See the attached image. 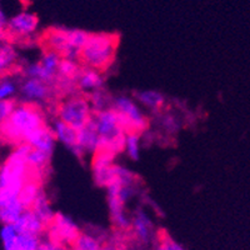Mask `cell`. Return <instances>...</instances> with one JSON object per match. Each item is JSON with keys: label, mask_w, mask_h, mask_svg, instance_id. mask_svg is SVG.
I'll return each mask as SVG.
<instances>
[{"label": "cell", "mask_w": 250, "mask_h": 250, "mask_svg": "<svg viewBox=\"0 0 250 250\" xmlns=\"http://www.w3.org/2000/svg\"><path fill=\"white\" fill-rule=\"evenodd\" d=\"M137 176L130 169L117 164L114 178L106 185V203L113 225L119 230L130 228V216L126 211V204L135 195Z\"/></svg>", "instance_id": "obj_1"}, {"label": "cell", "mask_w": 250, "mask_h": 250, "mask_svg": "<svg viewBox=\"0 0 250 250\" xmlns=\"http://www.w3.org/2000/svg\"><path fill=\"white\" fill-rule=\"evenodd\" d=\"M46 125L44 113L34 104H17L4 124L0 125V138L6 143L21 144L39 128Z\"/></svg>", "instance_id": "obj_2"}, {"label": "cell", "mask_w": 250, "mask_h": 250, "mask_svg": "<svg viewBox=\"0 0 250 250\" xmlns=\"http://www.w3.org/2000/svg\"><path fill=\"white\" fill-rule=\"evenodd\" d=\"M119 38L111 33L89 34L85 45L80 53V62L86 68L105 71L113 64L117 54Z\"/></svg>", "instance_id": "obj_3"}, {"label": "cell", "mask_w": 250, "mask_h": 250, "mask_svg": "<svg viewBox=\"0 0 250 250\" xmlns=\"http://www.w3.org/2000/svg\"><path fill=\"white\" fill-rule=\"evenodd\" d=\"M99 137V150L117 156L124 150L125 131L119 115L111 108L94 113L91 118Z\"/></svg>", "instance_id": "obj_4"}, {"label": "cell", "mask_w": 250, "mask_h": 250, "mask_svg": "<svg viewBox=\"0 0 250 250\" xmlns=\"http://www.w3.org/2000/svg\"><path fill=\"white\" fill-rule=\"evenodd\" d=\"M30 146L25 143L15 145L14 150L9 154L5 162L0 167V189L19 194L24 183L31 176L26 164Z\"/></svg>", "instance_id": "obj_5"}, {"label": "cell", "mask_w": 250, "mask_h": 250, "mask_svg": "<svg viewBox=\"0 0 250 250\" xmlns=\"http://www.w3.org/2000/svg\"><path fill=\"white\" fill-rule=\"evenodd\" d=\"M89 34L82 29L53 28L44 35V44L46 49L58 53L62 59L79 60Z\"/></svg>", "instance_id": "obj_6"}, {"label": "cell", "mask_w": 250, "mask_h": 250, "mask_svg": "<svg viewBox=\"0 0 250 250\" xmlns=\"http://www.w3.org/2000/svg\"><path fill=\"white\" fill-rule=\"evenodd\" d=\"M111 109L119 115V119L125 131L129 133H144L149 126V119L143 111L142 106L128 95L115 97L111 102Z\"/></svg>", "instance_id": "obj_7"}, {"label": "cell", "mask_w": 250, "mask_h": 250, "mask_svg": "<svg viewBox=\"0 0 250 250\" xmlns=\"http://www.w3.org/2000/svg\"><path fill=\"white\" fill-rule=\"evenodd\" d=\"M58 119L68 124L75 130L85 126L91 120L94 111L89 104L88 98L84 95H69L58 106Z\"/></svg>", "instance_id": "obj_8"}, {"label": "cell", "mask_w": 250, "mask_h": 250, "mask_svg": "<svg viewBox=\"0 0 250 250\" xmlns=\"http://www.w3.org/2000/svg\"><path fill=\"white\" fill-rule=\"evenodd\" d=\"M46 238L60 243L64 247L73 245L80 235V228L75 220L64 213H55L54 218L46 225Z\"/></svg>", "instance_id": "obj_9"}, {"label": "cell", "mask_w": 250, "mask_h": 250, "mask_svg": "<svg viewBox=\"0 0 250 250\" xmlns=\"http://www.w3.org/2000/svg\"><path fill=\"white\" fill-rule=\"evenodd\" d=\"M62 57L58 53L46 49L42 54L39 62H31L25 68L26 78L42 80L46 84H51L57 80L58 69H59Z\"/></svg>", "instance_id": "obj_10"}, {"label": "cell", "mask_w": 250, "mask_h": 250, "mask_svg": "<svg viewBox=\"0 0 250 250\" xmlns=\"http://www.w3.org/2000/svg\"><path fill=\"white\" fill-rule=\"evenodd\" d=\"M0 240L4 250H38L40 236L19 231L14 224H4L0 229Z\"/></svg>", "instance_id": "obj_11"}, {"label": "cell", "mask_w": 250, "mask_h": 250, "mask_svg": "<svg viewBox=\"0 0 250 250\" xmlns=\"http://www.w3.org/2000/svg\"><path fill=\"white\" fill-rule=\"evenodd\" d=\"M39 29V18L30 12L18 13L6 23V34L14 39H29L37 34Z\"/></svg>", "instance_id": "obj_12"}, {"label": "cell", "mask_w": 250, "mask_h": 250, "mask_svg": "<svg viewBox=\"0 0 250 250\" xmlns=\"http://www.w3.org/2000/svg\"><path fill=\"white\" fill-rule=\"evenodd\" d=\"M115 156L106 151L98 150L93 154L91 159V171L94 182L98 187L106 188V185L113 180L115 173Z\"/></svg>", "instance_id": "obj_13"}, {"label": "cell", "mask_w": 250, "mask_h": 250, "mask_svg": "<svg viewBox=\"0 0 250 250\" xmlns=\"http://www.w3.org/2000/svg\"><path fill=\"white\" fill-rule=\"evenodd\" d=\"M25 208L19 199V194L0 189V223L14 224Z\"/></svg>", "instance_id": "obj_14"}, {"label": "cell", "mask_w": 250, "mask_h": 250, "mask_svg": "<svg viewBox=\"0 0 250 250\" xmlns=\"http://www.w3.org/2000/svg\"><path fill=\"white\" fill-rule=\"evenodd\" d=\"M130 228L140 243H149L155 235V225L148 211L139 208L130 216Z\"/></svg>", "instance_id": "obj_15"}, {"label": "cell", "mask_w": 250, "mask_h": 250, "mask_svg": "<svg viewBox=\"0 0 250 250\" xmlns=\"http://www.w3.org/2000/svg\"><path fill=\"white\" fill-rule=\"evenodd\" d=\"M19 91L25 103L34 104V105L48 100L51 93L49 84L42 82V80L33 79V78H26L21 83Z\"/></svg>", "instance_id": "obj_16"}, {"label": "cell", "mask_w": 250, "mask_h": 250, "mask_svg": "<svg viewBox=\"0 0 250 250\" xmlns=\"http://www.w3.org/2000/svg\"><path fill=\"white\" fill-rule=\"evenodd\" d=\"M51 133L54 135L55 140L60 144H62L70 151L71 154H74L78 158H82V153H80L79 148H78L77 143V130L69 126L68 124L62 123V120L57 119L51 123L50 125Z\"/></svg>", "instance_id": "obj_17"}, {"label": "cell", "mask_w": 250, "mask_h": 250, "mask_svg": "<svg viewBox=\"0 0 250 250\" xmlns=\"http://www.w3.org/2000/svg\"><path fill=\"white\" fill-rule=\"evenodd\" d=\"M80 70H82V66L79 64V60L62 59V58L57 77L60 88L69 89L70 93H73L77 89V78Z\"/></svg>", "instance_id": "obj_18"}, {"label": "cell", "mask_w": 250, "mask_h": 250, "mask_svg": "<svg viewBox=\"0 0 250 250\" xmlns=\"http://www.w3.org/2000/svg\"><path fill=\"white\" fill-rule=\"evenodd\" d=\"M55 140L54 135L51 133L50 126L44 125L34 133H31L25 140V144H28L31 149H37V150L44 151V153L53 155L55 150Z\"/></svg>", "instance_id": "obj_19"}, {"label": "cell", "mask_w": 250, "mask_h": 250, "mask_svg": "<svg viewBox=\"0 0 250 250\" xmlns=\"http://www.w3.org/2000/svg\"><path fill=\"white\" fill-rule=\"evenodd\" d=\"M77 143L82 155L95 154L99 150V137L93 122H89L85 126L77 130Z\"/></svg>", "instance_id": "obj_20"}, {"label": "cell", "mask_w": 250, "mask_h": 250, "mask_svg": "<svg viewBox=\"0 0 250 250\" xmlns=\"http://www.w3.org/2000/svg\"><path fill=\"white\" fill-rule=\"evenodd\" d=\"M105 79L103 77V73L91 68H82L79 75L77 78V89L83 93H93V91L104 89Z\"/></svg>", "instance_id": "obj_21"}, {"label": "cell", "mask_w": 250, "mask_h": 250, "mask_svg": "<svg viewBox=\"0 0 250 250\" xmlns=\"http://www.w3.org/2000/svg\"><path fill=\"white\" fill-rule=\"evenodd\" d=\"M15 228L19 231L23 233L34 234V235L40 236L45 233L46 225L39 219V216L31 210V209H25L24 213L19 216L17 222L14 223Z\"/></svg>", "instance_id": "obj_22"}, {"label": "cell", "mask_w": 250, "mask_h": 250, "mask_svg": "<svg viewBox=\"0 0 250 250\" xmlns=\"http://www.w3.org/2000/svg\"><path fill=\"white\" fill-rule=\"evenodd\" d=\"M135 100L142 108L153 113L162 110L165 105V95L154 89H144L135 93Z\"/></svg>", "instance_id": "obj_23"}, {"label": "cell", "mask_w": 250, "mask_h": 250, "mask_svg": "<svg viewBox=\"0 0 250 250\" xmlns=\"http://www.w3.org/2000/svg\"><path fill=\"white\" fill-rule=\"evenodd\" d=\"M43 188L40 185L39 180L35 179V176L31 175L19 191V199L25 209H31L37 199L43 193Z\"/></svg>", "instance_id": "obj_24"}, {"label": "cell", "mask_w": 250, "mask_h": 250, "mask_svg": "<svg viewBox=\"0 0 250 250\" xmlns=\"http://www.w3.org/2000/svg\"><path fill=\"white\" fill-rule=\"evenodd\" d=\"M18 62V53L13 45L8 43H0V75L6 74L14 69Z\"/></svg>", "instance_id": "obj_25"}, {"label": "cell", "mask_w": 250, "mask_h": 250, "mask_svg": "<svg viewBox=\"0 0 250 250\" xmlns=\"http://www.w3.org/2000/svg\"><path fill=\"white\" fill-rule=\"evenodd\" d=\"M31 210L34 211V213L39 216L40 220H42L45 225H48L55 215V211L53 210V208H51L50 200H49L45 191H43V193L40 194V196L37 199V202H35L34 205L31 207Z\"/></svg>", "instance_id": "obj_26"}, {"label": "cell", "mask_w": 250, "mask_h": 250, "mask_svg": "<svg viewBox=\"0 0 250 250\" xmlns=\"http://www.w3.org/2000/svg\"><path fill=\"white\" fill-rule=\"evenodd\" d=\"M51 156L53 155H49V154L44 153V151L30 148L28 156H26V164H28L31 174L43 171L48 167L49 163H50Z\"/></svg>", "instance_id": "obj_27"}, {"label": "cell", "mask_w": 250, "mask_h": 250, "mask_svg": "<svg viewBox=\"0 0 250 250\" xmlns=\"http://www.w3.org/2000/svg\"><path fill=\"white\" fill-rule=\"evenodd\" d=\"M123 153L126 154L129 159L134 160V162L139 159L140 153H142V138H140V134L131 133V131L125 134Z\"/></svg>", "instance_id": "obj_28"}, {"label": "cell", "mask_w": 250, "mask_h": 250, "mask_svg": "<svg viewBox=\"0 0 250 250\" xmlns=\"http://www.w3.org/2000/svg\"><path fill=\"white\" fill-rule=\"evenodd\" d=\"M71 250H102L103 243L97 235L90 233H80L77 240L73 243Z\"/></svg>", "instance_id": "obj_29"}, {"label": "cell", "mask_w": 250, "mask_h": 250, "mask_svg": "<svg viewBox=\"0 0 250 250\" xmlns=\"http://www.w3.org/2000/svg\"><path fill=\"white\" fill-rule=\"evenodd\" d=\"M88 100L94 113L111 108V102H113L110 95L104 89H100V90L93 91V93L89 94Z\"/></svg>", "instance_id": "obj_30"}, {"label": "cell", "mask_w": 250, "mask_h": 250, "mask_svg": "<svg viewBox=\"0 0 250 250\" xmlns=\"http://www.w3.org/2000/svg\"><path fill=\"white\" fill-rule=\"evenodd\" d=\"M159 124L167 133L174 134L180 129V120L173 113H164L159 119Z\"/></svg>", "instance_id": "obj_31"}, {"label": "cell", "mask_w": 250, "mask_h": 250, "mask_svg": "<svg viewBox=\"0 0 250 250\" xmlns=\"http://www.w3.org/2000/svg\"><path fill=\"white\" fill-rule=\"evenodd\" d=\"M17 90V84L12 79L0 80V100L13 99Z\"/></svg>", "instance_id": "obj_32"}, {"label": "cell", "mask_w": 250, "mask_h": 250, "mask_svg": "<svg viewBox=\"0 0 250 250\" xmlns=\"http://www.w3.org/2000/svg\"><path fill=\"white\" fill-rule=\"evenodd\" d=\"M17 102L14 99H6V100H0V125L8 120L10 117V114L14 110Z\"/></svg>", "instance_id": "obj_33"}, {"label": "cell", "mask_w": 250, "mask_h": 250, "mask_svg": "<svg viewBox=\"0 0 250 250\" xmlns=\"http://www.w3.org/2000/svg\"><path fill=\"white\" fill-rule=\"evenodd\" d=\"M156 250H185L182 244L175 242L169 235H163L160 238V242L156 247Z\"/></svg>", "instance_id": "obj_34"}, {"label": "cell", "mask_w": 250, "mask_h": 250, "mask_svg": "<svg viewBox=\"0 0 250 250\" xmlns=\"http://www.w3.org/2000/svg\"><path fill=\"white\" fill-rule=\"evenodd\" d=\"M38 250H66V248L64 247L60 243L55 242V240H51V239L45 238L42 239L40 238V243H39V248Z\"/></svg>", "instance_id": "obj_35"}, {"label": "cell", "mask_w": 250, "mask_h": 250, "mask_svg": "<svg viewBox=\"0 0 250 250\" xmlns=\"http://www.w3.org/2000/svg\"><path fill=\"white\" fill-rule=\"evenodd\" d=\"M6 23H8V19H6L3 10L0 9V39L6 33Z\"/></svg>", "instance_id": "obj_36"}, {"label": "cell", "mask_w": 250, "mask_h": 250, "mask_svg": "<svg viewBox=\"0 0 250 250\" xmlns=\"http://www.w3.org/2000/svg\"><path fill=\"white\" fill-rule=\"evenodd\" d=\"M66 250H68V249H66Z\"/></svg>", "instance_id": "obj_37"}]
</instances>
